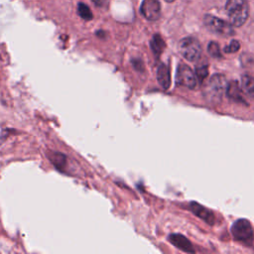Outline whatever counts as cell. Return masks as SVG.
Returning <instances> with one entry per match:
<instances>
[{
	"mask_svg": "<svg viewBox=\"0 0 254 254\" xmlns=\"http://www.w3.org/2000/svg\"><path fill=\"white\" fill-rule=\"evenodd\" d=\"M226 13L231 25L241 27L248 19L249 5L247 0H227Z\"/></svg>",
	"mask_w": 254,
	"mask_h": 254,
	"instance_id": "1",
	"label": "cell"
},
{
	"mask_svg": "<svg viewBox=\"0 0 254 254\" xmlns=\"http://www.w3.org/2000/svg\"><path fill=\"white\" fill-rule=\"evenodd\" d=\"M226 87L227 81L225 76L222 74H214L205 85V96L211 102H218L226 90Z\"/></svg>",
	"mask_w": 254,
	"mask_h": 254,
	"instance_id": "2",
	"label": "cell"
},
{
	"mask_svg": "<svg viewBox=\"0 0 254 254\" xmlns=\"http://www.w3.org/2000/svg\"><path fill=\"white\" fill-rule=\"evenodd\" d=\"M180 53L189 62H195L201 55V46L193 37H187L181 40L179 44Z\"/></svg>",
	"mask_w": 254,
	"mask_h": 254,
	"instance_id": "3",
	"label": "cell"
},
{
	"mask_svg": "<svg viewBox=\"0 0 254 254\" xmlns=\"http://www.w3.org/2000/svg\"><path fill=\"white\" fill-rule=\"evenodd\" d=\"M203 24L207 30L220 36L228 37L234 34V30L230 24L210 14L204 15Z\"/></svg>",
	"mask_w": 254,
	"mask_h": 254,
	"instance_id": "4",
	"label": "cell"
},
{
	"mask_svg": "<svg viewBox=\"0 0 254 254\" xmlns=\"http://www.w3.org/2000/svg\"><path fill=\"white\" fill-rule=\"evenodd\" d=\"M232 235L236 240L242 242H249L253 238V229L250 222L246 219L236 220L231 227Z\"/></svg>",
	"mask_w": 254,
	"mask_h": 254,
	"instance_id": "5",
	"label": "cell"
},
{
	"mask_svg": "<svg viewBox=\"0 0 254 254\" xmlns=\"http://www.w3.org/2000/svg\"><path fill=\"white\" fill-rule=\"evenodd\" d=\"M196 75L187 64H180L177 70V82L188 88L193 89L196 85Z\"/></svg>",
	"mask_w": 254,
	"mask_h": 254,
	"instance_id": "6",
	"label": "cell"
},
{
	"mask_svg": "<svg viewBox=\"0 0 254 254\" xmlns=\"http://www.w3.org/2000/svg\"><path fill=\"white\" fill-rule=\"evenodd\" d=\"M141 14L149 21H157L161 16V5L158 0H143Z\"/></svg>",
	"mask_w": 254,
	"mask_h": 254,
	"instance_id": "7",
	"label": "cell"
},
{
	"mask_svg": "<svg viewBox=\"0 0 254 254\" xmlns=\"http://www.w3.org/2000/svg\"><path fill=\"white\" fill-rule=\"evenodd\" d=\"M169 241L175 245L177 248H179L180 250L187 252V253H193L194 249L192 247V244L190 243V241L185 237L182 234H171L169 236Z\"/></svg>",
	"mask_w": 254,
	"mask_h": 254,
	"instance_id": "8",
	"label": "cell"
},
{
	"mask_svg": "<svg viewBox=\"0 0 254 254\" xmlns=\"http://www.w3.org/2000/svg\"><path fill=\"white\" fill-rule=\"evenodd\" d=\"M190 209L199 218H201L202 220H204L205 222L212 224L214 221V216L212 214V212L207 209L206 207L202 206L201 204H198L197 202H191L190 204Z\"/></svg>",
	"mask_w": 254,
	"mask_h": 254,
	"instance_id": "9",
	"label": "cell"
},
{
	"mask_svg": "<svg viewBox=\"0 0 254 254\" xmlns=\"http://www.w3.org/2000/svg\"><path fill=\"white\" fill-rule=\"evenodd\" d=\"M157 80L159 84L164 88L168 89L171 85V74L170 68L167 64H161L157 69Z\"/></svg>",
	"mask_w": 254,
	"mask_h": 254,
	"instance_id": "10",
	"label": "cell"
},
{
	"mask_svg": "<svg viewBox=\"0 0 254 254\" xmlns=\"http://www.w3.org/2000/svg\"><path fill=\"white\" fill-rule=\"evenodd\" d=\"M48 158H49L50 162L55 166V168L60 171H64V169L65 168V166L67 164L66 157L63 153H60V152L50 151L48 153Z\"/></svg>",
	"mask_w": 254,
	"mask_h": 254,
	"instance_id": "11",
	"label": "cell"
},
{
	"mask_svg": "<svg viewBox=\"0 0 254 254\" xmlns=\"http://www.w3.org/2000/svg\"><path fill=\"white\" fill-rule=\"evenodd\" d=\"M226 93L229 98L236 100V101H243L242 98V92H241V87L239 86L237 81H231L227 84L226 87Z\"/></svg>",
	"mask_w": 254,
	"mask_h": 254,
	"instance_id": "12",
	"label": "cell"
},
{
	"mask_svg": "<svg viewBox=\"0 0 254 254\" xmlns=\"http://www.w3.org/2000/svg\"><path fill=\"white\" fill-rule=\"evenodd\" d=\"M150 46H151V50L154 53V55L158 57L164 51V49L166 47V44H165L164 40L162 39V37L160 35H154L152 40H151Z\"/></svg>",
	"mask_w": 254,
	"mask_h": 254,
	"instance_id": "13",
	"label": "cell"
},
{
	"mask_svg": "<svg viewBox=\"0 0 254 254\" xmlns=\"http://www.w3.org/2000/svg\"><path fill=\"white\" fill-rule=\"evenodd\" d=\"M242 88L248 94L254 96V77L250 75H244L241 80Z\"/></svg>",
	"mask_w": 254,
	"mask_h": 254,
	"instance_id": "14",
	"label": "cell"
},
{
	"mask_svg": "<svg viewBox=\"0 0 254 254\" xmlns=\"http://www.w3.org/2000/svg\"><path fill=\"white\" fill-rule=\"evenodd\" d=\"M77 12H78V15H79L82 19H84V20H86V21L92 19V13H91L90 9L88 8V6L85 5L84 3H79V4H78Z\"/></svg>",
	"mask_w": 254,
	"mask_h": 254,
	"instance_id": "15",
	"label": "cell"
},
{
	"mask_svg": "<svg viewBox=\"0 0 254 254\" xmlns=\"http://www.w3.org/2000/svg\"><path fill=\"white\" fill-rule=\"evenodd\" d=\"M207 52L208 54L213 57V58H220L221 53H220V48L216 42H210L207 46Z\"/></svg>",
	"mask_w": 254,
	"mask_h": 254,
	"instance_id": "16",
	"label": "cell"
},
{
	"mask_svg": "<svg viewBox=\"0 0 254 254\" xmlns=\"http://www.w3.org/2000/svg\"><path fill=\"white\" fill-rule=\"evenodd\" d=\"M207 74H208V68H207L206 64H202V65L196 66V68H195V75H196V78L199 81H202L207 76Z\"/></svg>",
	"mask_w": 254,
	"mask_h": 254,
	"instance_id": "17",
	"label": "cell"
},
{
	"mask_svg": "<svg viewBox=\"0 0 254 254\" xmlns=\"http://www.w3.org/2000/svg\"><path fill=\"white\" fill-rule=\"evenodd\" d=\"M239 49H240V43L237 40H232L228 46L224 47L223 51H224V53H227V54L231 53L232 54V53L237 52Z\"/></svg>",
	"mask_w": 254,
	"mask_h": 254,
	"instance_id": "18",
	"label": "cell"
},
{
	"mask_svg": "<svg viewBox=\"0 0 254 254\" xmlns=\"http://www.w3.org/2000/svg\"><path fill=\"white\" fill-rule=\"evenodd\" d=\"M132 64H133V66L137 69V70H139V71H142L143 69H144V67H143V64H142V62L140 61V60H132Z\"/></svg>",
	"mask_w": 254,
	"mask_h": 254,
	"instance_id": "19",
	"label": "cell"
},
{
	"mask_svg": "<svg viewBox=\"0 0 254 254\" xmlns=\"http://www.w3.org/2000/svg\"><path fill=\"white\" fill-rule=\"evenodd\" d=\"M108 0H92V2L96 5V6H103Z\"/></svg>",
	"mask_w": 254,
	"mask_h": 254,
	"instance_id": "20",
	"label": "cell"
},
{
	"mask_svg": "<svg viewBox=\"0 0 254 254\" xmlns=\"http://www.w3.org/2000/svg\"><path fill=\"white\" fill-rule=\"evenodd\" d=\"M166 2H168V3H172V2H174L175 0H165Z\"/></svg>",
	"mask_w": 254,
	"mask_h": 254,
	"instance_id": "21",
	"label": "cell"
}]
</instances>
